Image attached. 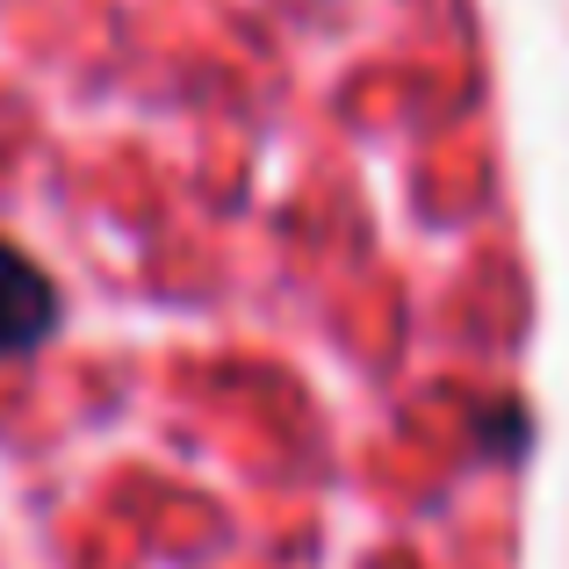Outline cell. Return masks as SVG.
Here are the masks:
<instances>
[{
    "mask_svg": "<svg viewBox=\"0 0 569 569\" xmlns=\"http://www.w3.org/2000/svg\"><path fill=\"white\" fill-rule=\"evenodd\" d=\"M51 325H58V296H51V281H43V267L22 260V252L0 238V353H29Z\"/></svg>",
    "mask_w": 569,
    "mask_h": 569,
    "instance_id": "1",
    "label": "cell"
}]
</instances>
